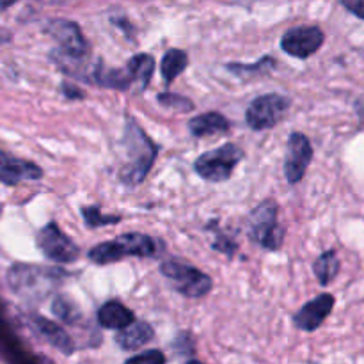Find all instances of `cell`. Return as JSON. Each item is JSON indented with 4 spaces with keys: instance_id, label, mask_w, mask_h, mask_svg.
Listing matches in <instances>:
<instances>
[{
    "instance_id": "obj_1",
    "label": "cell",
    "mask_w": 364,
    "mask_h": 364,
    "mask_svg": "<svg viewBox=\"0 0 364 364\" xmlns=\"http://www.w3.org/2000/svg\"><path fill=\"white\" fill-rule=\"evenodd\" d=\"M64 274L55 269H45L27 263H16L7 272L9 288L20 297L31 302H39L48 297L63 283Z\"/></svg>"
},
{
    "instance_id": "obj_2",
    "label": "cell",
    "mask_w": 364,
    "mask_h": 364,
    "mask_svg": "<svg viewBox=\"0 0 364 364\" xmlns=\"http://www.w3.org/2000/svg\"><path fill=\"white\" fill-rule=\"evenodd\" d=\"M124 146H127V164L121 169V180L127 185H137L144 180L155 162L156 146L132 119L124 128Z\"/></svg>"
},
{
    "instance_id": "obj_3",
    "label": "cell",
    "mask_w": 364,
    "mask_h": 364,
    "mask_svg": "<svg viewBox=\"0 0 364 364\" xmlns=\"http://www.w3.org/2000/svg\"><path fill=\"white\" fill-rule=\"evenodd\" d=\"M156 242L151 237L142 233L119 235L116 240L103 242L89 251V259L96 265H109V263L121 262L128 256L149 258L156 255Z\"/></svg>"
},
{
    "instance_id": "obj_4",
    "label": "cell",
    "mask_w": 364,
    "mask_h": 364,
    "mask_svg": "<svg viewBox=\"0 0 364 364\" xmlns=\"http://www.w3.org/2000/svg\"><path fill=\"white\" fill-rule=\"evenodd\" d=\"M160 272L169 281L171 287L178 294L185 295V297H205L213 287L212 277L206 276L205 272H201V270L192 267L191 263L183 262V259H167V262H164L160 265Z\"/></svg>"
},
{
    "instance_id": "obj_5",
    "label": "cell",
    "mask_w": 364,
    "mask_h": 364,
    "mask_svg": "<svg viewBox=\"0 0 364 364\" xmlns=\"http://www.w3.org/2000/svg\"><path fill=\"white\" fill-rule=\"evenodd\" d=\"M244 153L237 144H224L220 148L206 151L196 160L194 169L201 178L208 181H226L233 174L235 167L242 160Z\"/></svg>"
},
{
    "instance_id": "obj_6",
    "label": "cell",
    "mask_w": 364,
    "mask_h": 364,
    "mask_svg": "<svg viewBox=\"0 0 364 364\" xmlns=\"http://www.w3.org/2000/svg\"><path fill=\"white\" fill-rule=\"evenodd\" d=\"M251 238L267 251H277L283 244V228L277 224V205L267 199L251 213Z\"/></svg>"
},
{
    "instance_id": "obj_7",
    "label": "cell",
    "mask_w": 364,
    "mask_h": 364,
    "mask_svg": "<svg viewBox=\"0 0 364 364\" xmlns=\"http://www.w3.org/2000/svg\"><path fill=\"white\" fill-rule=\"evenodd\" d=\"M38 247L41 249L43 255L53 263H68L77 262L80 256L78 245L68 237L66 233L60 231V228L55 223H50L38 233Z\"/></svg>"
},
{
    "instance_id": "obj_8",
    "label": "cell",
    "mask_w": 364,
    "mask_h": 364,
    "mask_svg": "<svg viewBox=\"0 0 364 364\" xmlns=\"http://www.w3.org/2000/svg\"><path fill=\"white\" fill-rule=\"evenodd\" d=\"M290 107V100L281 95H265L256 98L249 105L245 119L252 130H267V128L276 127L281 117L287 114Z\"/></svg>"
},
{
    "instance_id": "obj_9",
    "label": "cell",
    "mask_w": 364,
    "mask_h": 364,
    "mask_svg": "<svg viewBox=\"0 0 364 364\" xmlns=\"http://www.w3.org/2000/svg\"><path fill=\"white\" fill-rule=\"evenodd\" d=\"M46 32L57 39L59 50L57 52L64 55L66 59H82L87 53V43L82 36L80 27L75 21L68 20H53L50 21Z\"/></svg>"
},
{
    "instance_id": "obj_10",
    "label": "cell",
    "mask_w": 364,
    "mask_h": 364,
    "mask_svg": "<svg viewBox=\"0 0 364 364\" xmlns=\"http://www.w3.org/2000/svg\"><path fill=\"white\" fill-rule=\"evenodd\" d=\"M323 32L318 27H295L290 28L281 39V48L291 57L297 59H308L316 50L323 45Z\"/></svg>"
},
{
    "instance_id": "obj_11",
    "label": "cell",
    "mask_w": 364,
    "mask_h": 364,
    "mask_svg": "<svg viewBox=\"0 0 364 364\" xmlns=\"http://www.w3.org/2000/svg\"><path fill=\"white\" fill-rule=\"evenodd\" d=\"M311 159L313 149L308 137L301 132H294L288 139L287 159H284V174H287L288 183L295 185L302 180Z\"/></svg>"
},
{
    "instance_id": "obj_12",
    "label": "cell",
    "mask_w": 364,
    "mask_h": 364,
    "mask_svg": "<svg viewBox=\"0 0 364 364\" xmlns=\"http://www.w3.org/2000/svg\"><path fill=\"white\" fill-rule=\"evenodd\" d=\"M334 308V297L329 294H322L316 299L309 301L308 304H304L301 308V311L295 315L294 322L295 326L301 331H316L323 322H326L327 316L331 315Z\"/></svg>"
},
{
    "instance_id": "obj_13",
    "label": "cell",
    "mask_w": 364,
    "mask_h": 364,
    "mask_svg": "<svg viewBox=\"0 0 364 364\" xmlns=\"http://www.w3.org/2000/svg\"><path fill=\"white\" fill-rule=\"evenodd\" d=\"M43 176V171L28 160L16 159L0 151V181L6 185H18L21 181H34Z\"/></svg>"
},
{
    "instance_id": "obj_14",
    "label": "cell",
    "mask_w": 364,
    "mask_h": 364,
    "mask_svg": "<svg viewBox=\"0 0 364 364\" xmlns=\"http://www.w3.org/2000/svg\"><path fill=\"white\" fill-rule=\"evenodd\" d=\"M31 322L34 326V329L48 341L52 347H55L57 350L63 352V354L70 355L75 352V343L73 340L70 338V334L55 322H50L48 318L45 316H39V315H32L31 316Z\"/></svg>"
},
{
    "instance_id": "obj_15",
    "label": "cell",
    "mask_w": 364,
    "mask_h": 364,
    "mask_svg": "<svg viewBox=\"0 0 364 364\" xmlns=\"http://www.w3.org/2000/svg\"><path fill=\"white\" fill-rule=\"evenodd\" d=\"M155 336V331L148 322H132L127 327L117 331L116 343L119 345L123 350H139Z\"/></svg>"
},
{
    "instance_id": "obj_16",
    "label": "cell",
    "mask_w": 364,
    "mask_h": 364,
    "mask_svg": "<svg viewBox=\"0 0 364 364\" xmlns=\"http://www.w3.org/2000/svg\"><path fill=\"white\" fill-rule=\"evenodd\" d=\"M135 320L134 311L123 306L117 301H110L107 304H103L98 311V322L100 326L105 327V329H123L128 323H132Z\"/></svg>"
},
{
    "instance_id": "obj_17",
    "label": "cell",
    "mask_w": 364,
    "mask_h": 364,
    "mask_svg": "<svg viewBox=\"0 0 364 364\" xmlns=\"http://www.w3.org/2000/svg\"><path fill=\"white\" fill-rule=\"evenodd\" d=\"M188 128H191V134L194 137H205V135H215L228 132L230 130V121L219 112H206L191 119Z\"/></svg>"
},
{
    "instance_id": "obj_18",
    "label": "cell",
    "mask_w": 364,
    "mask_h": 364,
    "mask_svg": "<svg viewBox=\"0 0 364 364\" xmlns=\"http://www.w3.org/2000/svg\"><path fill=\"white\" fill-rule=\"evenodd\" d=\"M127 70L130 73L132 82L139 84V87L146 89V85L149 84L153 77V70H155V59L148 53H139L130 59V63L127 64Z\"/></svg>"
},
{
    "instance_id": "obj_19",
    "label": "cell",
    "mask_w": 364,
    "mask_h": 364,
    "mask_svg": "<svg viewBox=\"0 0 364 364\" xmlns=\"http://www.w3.org/2000/svg\"><path fill=\"white\" fill-rule=\"evenodd\" d=\"M188 64V55L187 52L178 48H171L167 50L166 55L162 59V66H160V71H162V77L167 84L174 80L178 75H181L185 71Z\"/></svg>"
},
{
    "instance_id": "obj_20",
    "label": "cell",
    "mask_w": 364,
    "mask_h": 364,
    "mask_svg": "<svg viewBox=\"0 0 364 364\" xmlns=\"http://www.w3.org/2000/svg\"><path fill=\"white\" fill-rule=\"evenodd\" d=\"M96 84L103 85V87H112V89H127L132 84V77L128 70H109L105 66H96L95 73H92Z\"/></svg>"
},
{
    "instance_id": "obj_21",
    "label": "cell",
    "mask_w": 364,
    "mask_h": 364,
    "mask_svg": "<svg viewBox=\"0 0 364 364\" xmlns=\"http://www.w3.org/2000/svg\"><path fill=\"white\" fill-rule=\"evenodd\" d=\"M313 270H315L316 277H318V281L322 287L329 284L331 281L336 277V274L340 272V259H338L336 252L334 251L323 252V255L315 262Z\"/></svg>"
},
{
    "instance_id": "obj_22",
    "label": "cell",
    "mask_w": 364,
    "mask_h": 364,
    "mask_svg": "<svg viewBox=\"0 0 364 364\" xmlns=\"http://www.w3.org/2000/svg\"><path fill=\"white\" fill-rule=\"evenodd\" d=\"M52 309H53V315L66 323H77V320L80 318V311H78V309L64 297H57L55 301H53Z\"/></svg>"
},
{
    "instance_id": "obj_23",
    "label": "cell",
    "mask_w": 364,
    "mask_h": 364,
    "mask_svg": "<svg viewBox=\"0 0 364 364\" xmlns=\"http://www.w3.org/2000/svg\"><path fill=\"white\" fill-rule=\"evenodd\" d=\"M82 215H84L87 226L96 228V226H107V224H117L121 220L119 215H103L100 212L98 206H85L82 208Z\"/></svg>"
},
{
    "instance_id": "obj_24",
    "label": "cell",
    "mask_w": 364,
    "mask_h": 364,
    "mask_svg": "<svg viewBox=\"0 0 364 364\" xmlns=\"http://www.w3.org/2000/svg\"><path fill=\"white\" fill-rule=\"evenodd\" d=\"M274 66H276V60L272 57H265V59L256 64H230V70L237 75L245 73V71H249V73H267V71L274 70Z\"/></svg>"
},
{
    "instance_id": "obj_25",
    "label": "cell",
    "mask_w": 364,
    "mask_h": 364,
    "mask_svg": "<svg viewBox=\"0 0 364 364\" xmlns=\"http://www.w3.org/2000/svg\"><path fill=\"white\" fill-rule=\"evenodd\" d=\"M159 102L162 103V105L169 107V109L185 110V112L194 109V103H192L191 100L183 98V96L180 95H174V92H162V95L159 96Z\"/></svg>"
},
{
    "instance_id": "obj_26",
    "label": "cell",
    "mask_w": 364,
    "mask_h": 364,
    "mask_svg": "<svg viewBox=\"0 0 364 364\" xmlns=\"http://www.w3.org/2000/svg\"><path fill=\"white\" fill-rule=\"evenodd\" d=\"M128 363H166V355L160 350H148L144 354L134 355L128 359Z\"/></svg>"
},
{
    "instance_id": "obj_27",
    "label": "cell",
    "mask_w": 364,
    "mask_h": 364,
    "mask_svg": "<svg viewBox=\"0 0 364 364\" xmlns=\"http://www.w3.org/2000/svg\"><path fill=\"white\" fill-rule=\"evenodd\" d=\"M341 4H343L352 14H355V16L364 20V0H341Z\"/></svg>"
},
{
    "instance_id": "obj_28",
    "label": "cell",
    "mask_w": 364,
    "mask_h": 364,
    "mask_svg": "<svg viewBox=\"0 0 364 364\" xmlns=\"http://www.w3.org/2000/svg\"><path fill=\"white\" fill-rule=\"evenodd\" d=\"M16 2H18V0H0V11L9 9V7L14 6Z\"/></svg>"
},
{
    "instance_id": "obj_29",
    "label": "cell",
    "mask_w": 364,
    "mask_h": 364,
    "mask_svg": "<svg viewBox=\"0 0 364 364\" xmlns=\"http://www.w3.org/2000/svg\"><path fill=\"white\" fill-rule=\"evenodd\" d=\"M0 212H2V208H0Z\"/></svg>"
}]
</instances>
